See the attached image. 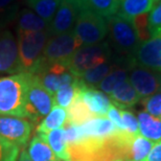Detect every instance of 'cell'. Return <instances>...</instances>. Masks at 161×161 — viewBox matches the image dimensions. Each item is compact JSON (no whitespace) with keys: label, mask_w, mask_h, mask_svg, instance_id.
<instances>
[{"label":"cell","mask_w":161,"mask_h":161,"mask_svg":"<svg viewBox=\"0 0 161 161\" xmlns=\"http://www.w3.org/2000/svg\"><path fill=\"white\" fill-rule=\"evenodd\" d=\"M31 73L0 76V115L25 117V104Z\"/></svg>","instance_id":"1"},{"label":"cell","mask_w":161,"mask_h":161,"mask_svg":"<svg viewBox=\"0 0 161 161\" xmlns=\"http://www.w3.org/2000/svg\"><path fill=\"white\" fill-rule=\"evenodd\" d=\"M107 25L110 47L116 51L118 56L131 62L132 57L140 44L133 20L117 14L107 18Z\"/></svg>","instance_id":"2"},{"label":"cell","mask_w":161,"mask_h":161,"mask_svg":"<svg viewBox=\"0 0 161 161\" xmlns=\"http://www.w3.org/2000/svg\"><path fill=\"white\" fill-rule=\"evenodd\" d=\"M49 38L48 31H17L18 57L21 72L33 73L39 64Z\"/></svg>","instance_id":"3"},{"label":"cell","mask_w":161,"mask_h":161,"mask_svg":"<svg viewBox=\"0 0 161 161\" xmlns=\"http://www.w3.org/2000/svg\"><path fill=\"white\" fill-rule=\"evenodd\" d=\"M111 56L112 51L109 42H101L93 45H82L72 54L67 65L76 76H80L87 70L111 60Z\"/></svg>","instance_id":"4"},{"label":"cell","mask_w":161,"mask_h":161,"mask_svg":"<svg viewBox=\"0 0 161 161\" xmlns=\"http://www.w3.org/2000/svg\"><path fill=\"white\" fill-rule=\"evenodd\" d=\"M50 94H54L60 88L76 82V76L65 63H48L40 60L35 71L31 73Z\"/></svg>","instance_id":"5"},{"label":"cell","mask_w":161,"mask_h":161,"mask_svg":"<svg viewBox=\"0 0 161 161\" xmlns=\"http://www.w3.org/2000/svg\"><path fill=\"white\" fill-rule=\"evenodd\" d=\"M82 45H93L104 41L108 34L107 20L89 9H82L73 27Z\"/></svg>","instance_id":"6"},{"label":"cell","mask_w":161,"mask_h":161,"mask_svg":"<svg viewBox=\"0 0 161 161\" xmlns=\"http://www.w3.org/2000/svg\"><path fill=\"white\" fill-rule=\"evenodd\" d=\"M53 106V95L41 85L36 76L31 75L25 104V117L38 125L49 113Z\"/></svg>","instance_id":"7"},{"label":"cell","mask_w":161,"mask_h":161,"mask_svg":"<svg viewBox=\"0 0 161 161\" xmlns=\"http://www.w3.org/2000/svg\"><path fill=\"white\" fill-rule=\"evenodd\" d=\"M82 46V43L73 31L48 38L41 60L48 63L67 64L72 54Z\"/></svg>","instance_id":"8"},{"label":"cell","mask_w":161,"mask_h":161,"mask_svg":"<svg viewBox=\"0 0 161 161\" xmlns=\"http://www.w3.org/2000/svg\"><path fill=\"white\" fill-rule=\"evenodd\" d=\"M131 64L161 72V28L150 39L139 44L132 57Z\"/></svg>","instance_id":"9"},{"label":"cell","mask_w":161,"mask_h":161,"mask_svg":"<svg viewBox=\"0 0 161 161\" xmlns=\"http://www.w3.org/2000/svg\"><path fill=\"white\" fill-rule=\"evenodd\" d=\"M82 9L80 0H62L48 26L49 37L73 31L76 19Z\"/></svg>","instance_id":"10"},{"label":"cell","mask_w":161,"mask_h":161,"mask_svg":"<svg viewBox=\"0 0 161 161\" xmlns=\"http://www.w3.org/2000/svg\"><path fill=\"white\" fill-rule=\"evenodd\" d=\"M31 129L30 120L17 116L0 115V136L21 149L30 139Z\"/></svg>","instance_id":"11"},{"label":"cell","mask_w":161,"mask_h":161,"mask_svg":"<svg viewBox=\"0 0 161 161\" xmlns=\"http://www.w3.org/2000/svg\"><path fill=\"white\" fill-rule=\"evenodd\" d=\"M21 72L17 38L8 28L0 30V75Z\"/></svg>","instance_id":"12"},{"label":"cell","mask_w":161,"mask_h":161,"mask_svg":"<svg viewBox=\"0 0 161 161\" xmlns=\"http://www.w3.org/2000/svg\"><path fill=\"white\" fill-rule=\"evenodd\" d=\"M128 80L141 98L161 92V72L132 66Z\"/></svg>","instance_id":"13"},{"label":"cell","mask_w":161,"mask_h":161,"mask_svg":"<svg viewBox=\"0 0 161 161\" xmlns=\"http://www.w3.org/2000/svg\"><path fill=\"white\" fill-rule=\"evenodd\" d=\"M80 96L83 102L87 105L89 110L95 116H105L107 115L108 109L111 106L112 102L109 96L106 95L101 90H97L92 87L84 85L80 90Z\"/></svg>","instance_id":"14"},{"label":"cell","mask_w":161,"mask_h":161,"mask_svg":"<svg viewBox=\"0 0 161 161\" xmlns=\"http://www.w3.org/2000/svg\"><path fill=\"white\" fill-rule=\"evenodd\" d=\"M109 95H110L112 104L120 109L133 107L141 99L137 91L129 82V80H125L118 84Z\"/></svg>","instance_id":"15"},{"label":"cell","mask_w":161,"mask_h":161,"mask_svg":"<svg viewBox=\"0 0 161 161\" xmlns=\"http://www.w3.org/2000/svg\"><path fill=\"white\" fill-rule=\"evenodd\" d=\"M85 136L93 138H108L118 131L115 125L105 116H96L80 125Z\"/></svg>","instance_id":"16"},{"label":"cell","mask_w":161,"mask_h":161,"mask_svg":"<svg viewBox=\"0 0 161 161\" xmlns=\"http://www.w3.org/2000/svg\"><path fill=\"white\" fill-rule=\"evenodd\" d=\"M17 31H48L49 23L30 8H21L16 18Z\"/></svg>","instance_id":"17"},{"label":"cell","mask_w":161,"mask_h":161,"mask_svg":"<svg viewBox=\"0 0 161 161\" xmlns=\"http://www.w3.org/2000/svg\"><path fill=\"white\" fill-rule=\"evenodd\" d=\"M137 119L141 136L153 142H158L161 140V118L155 117L143 111L138 114Z\"/></svg>","instance_id":"18"},{"label":"cell","mask_w":161,"mask_h":161,"mask_svg":"<svg viewBox=\"0 0 161 161\" xmlns=\"http://www.w3.org/2000/svg\"><path fill=\"white\" fill-rule=\"evenodd\" d=\"M37 134L40 135L46 141L58 158L61 160L69 159L68 147H67L64 128L56 129V130L46 132V133H37Z\"/></svg>","instance_id":"19"},{"label":"cell","mask_w":161,"mask_h":161,"mask_svg":"<svg viewBox=\"0 0 161 161\" xmlns=\"http://www.w3.org/2000/svg\"><path fill=\"white\" fill-rule=\"evenodd\" d=\"M155 0H119L118 15L130 20L142 14H147L153 8Z\"/></svg>","instance_id":"20"},{"label":"cell","mask_w":161,"mask_h":161,"mask_svg":"<svg viewBox=\"0 0 161 161\" xmlns=\"http://www.w3.org/2000/svg\"><path fill=\"white\" fill-rule=\"evenodd\" d=\"M27 155L33 161H59L48 143L40 135L36 134L31 140L26 150Z\"/></svg>","instance_id":"21"},{"label":"cell","mask_w":161,"mask_h":161,"mask_svg":"<svg viewBox=\"0 0 161 161\" xmlns=\"http://www.w3.org/2000/svg\"><path fill=\"white\" fill-rule=\"evenodd\" d=\"M67 121V110L53 106L50 112L37 125V133H46V132L63 128Z\"/></svg>","instance_id":"22"},{"label":"cell","mask_w":161,"mask_h":161,"mask_svg":"<svg viewBox=\"0 0 161 161\" xmlns=\"http://www.w3.org/2000/svg\"><path fill=\"white\" fill-rule=\"evenodd\" d=\"M80 93V92H79ZM68 110H67V121L71 122V124L82 125L85 124L86 121H88L92 118L96 117L91 111L89 110V108L87 107V105L83 102V99L80 98V94L73 99L71 105L69 106Z\"/></svg>","instance_id":"23"},{"label":"cell","mask_w":161,"mask_h":161,"mask_svg":"<svg viewBox=\"0 0 161 161\" xmlns=\"http://www.w3.org/2000/svg\"><path fill=\"white\" fill-rule=\"evenodd\" d=\"M116 66L117 65L114 62L109 60L107 62L94 67V68H91L85 72H83L79 78L82 80V82L85 84L86 86L94 88L95 86H98L99 83H101Z\"/></svg>","instance_id":"24"},{"label":"cell","mask_w":161,"mask_h":161,"mask_svg":"<svg viewBox=\"0 0 161 161\" xmlns=\"http://www.w3.org/2000/svg\"><path fill=\"white\" fill-rule=\"evenodd\" d=\"M84 9H89L103 18H109L116 14L119 0H80Z\"/></svg>","instance_id":"25"},{"label":"cell","mask_w":161,"mask_h":161,"mask_svg":"<svg viewBox=\"0 0 161 161\" xmlns=\"http://www.w3.org/2000/svg\"><path fill=\"white\" fill-rule=\"evenodd\" d=\"M85 85L82 80L79 78L76 82L70 84V85L64 86L60 88L58 91L53 94V104L54 106H59L63 109H67L71 105L76 96H78L80 88Z\"/></svg>","instance_id":"26"},{"label":"cell","mask_w":161,"mask_h":161,"mask_svg":"<svg viewBox=\"0 0 161 161\" xmlns=\"http://www.w3.org/2000/svg\"><path fill=\"white\" fill-rule=\"evenodd\" d=\"M22 0H0V30L8 28L16 22Z\"/></svg>","instance_id":"27"},{"label":"cell","mask_w":161,"mask_h":161,"mask_svg":"<svg viewBox=\"0 0 161 161\" xmlns=\"http://www.w3.org/2000/svg\"><path fill=\"white\" fill-rule=\"evenodd\" d=\"M62 0H26L27 5L42 19L50 23Z\"/></svg>","instance_id":"28"},{"label":"cell","mask_w":161,"mask_h":161,"mask_svg":"<svg viewBox=\"0 0 161 161\" xmlns=\"http://www.w3.org/2000/svg\"><path fill=\"white\" fill-rule=\"evenodd\" d=\"M129 68L131 67H118L116 66L106 78L99 83V89L106 94H110L113 89L118 84L128 80L129 76Z\"/></svg>","instance_id":"29"},{"label":"cell","mask_w":161,"mask_h":161,"mask_svg":"<svg viewBox=\"0 0 161 161\" xmlns=\"http://www.w3.org/2000/svg\"><path fill=\"white\" fill-rule=\"evenodd\" d=\"M153 146V141L142 137L140 134L135 135L130 146L131 161H144Z\"/></svg>","instance_id":"30"},{"label":"cell","mask_w":161,"mask_h":161,"mask_svg":"<svg viewBox=\"0 0 161 161\" xmlns=\"http://www.w3.org/2000/svg\"><path fill=\"white\" fill-rule=\"evenodd\" d=\"M21 147L0 136V161H17Z\"/></svg>","instance_id":"31"},{"label":"cell","mask_w":161,"mask_h":161,"mask_svg":"<svg viewBox=\"0 0 161 161\" xmlns=\"http://www.w3.org/2000/svg\"><path fill=\"white\" fill-rule=\"evenodd\" d=\"M133 24L136 28L138 38L141 42L147 41L151 38V33L149 30V15L142 14L133 19Z\"/></svg>","instance_id":"32"},{"label":"cell","mask_w":161,"mask_h":161,"mask_svg":"<svg viewBox=\"0 0 161 161\" xmlns=\"http://www.w3.org/2000/svg\"><path fill=\"white\" fill-rule=\"evenodd\" d=\"M142 105L149 114L158 118L161 117V92L144 97Z\"/></svg>","instance_id":"33"},{"label":"cell","mask_w":161,"mask_h":161,"mask_svg":"<svg viewBox=\"0 0 161 161\" xmlns=\"http://www.w3.org/2000/svg\"><path fill=\"white\" fill-rule=\"evenodd\" d=\"M121 119L125 132L131 135L139 134L138 119L131 111H129L128 109H121Z\"/></svg>","instance_id":"34"},{"label":"cell","mask_w":161,"mask_h":161,"mask_svg":"<svg viewBox=\"0 0 161 161\" xmlns=\"http://www.w3.org/2000/svg\"><path fill=\"white\" fill-rule=\"evenodd\" d=\"M161 28V0L158 4L153 6L149 15V30L151 36Z\"/></svg>","instance_id":"35"},{"label":"cell","mask_w":161,"mask_h":161,"mask_svg":"<svg viewBox=\"0 0 161 161\" xmlns=\"http://www.w3.org/2000/svg\"><path fill=\"white\" fill-rule=\"evenodd\" d=\"M107 115L113 124L115 125L118 130L124 131V125H122V119H121V109L116 107L114 104H111V106L108 109Z\"/></svg>","instance_id":"36"},{"label":"cell","mask_w":161,"mask_h":161,"mask_svg":"<svg viewBox=\"0 0 161 161\" xmlns=\"http://www.w3.org/2000/svg\"><path fill=\"white\" fill-rule=\"evenodd\" d=\"M144 161H161V140L154 143Z\"/></svg>","instance_id":"37"},{"label":"cell","mask_w":161,"mask_h":161,"mask_svg":"<svg viewBox=\"0 0 161 161\" xmlns=\"http://www.w3.org/2000/svg\"><path fill=\"white\" fill-rule=\"evenodd\" d=\"M17 161H33V160H31L30 158V156L27 155L26 151H25V150H21L20 151V154H19V157H18Z\"/></svg>","instance_id":"38"},{"label":"cell","mask_w":161,"mask_h":161,"mask_svg":"<svg viewBox=\"0 0 161 161\" xmlns=\"http://www.w3.org/2000/svg\"><path fill=\"white\" fill-rule=\"evenodd\" d=\"M63 161H71V160H70V159H68V160H63Z\"/></svg>","instance_id":"39"},{"label":"cell","mask_w":161,"mask_h":161,"mask_svg":"<svg viewBox=\"0 0 161 161\" xmlns=\"http://www.w3.org/2000/svg\"><path fill=\"white\" fill-rule=\"evenodd\" d=\"M155 1H156V0H155Z\"/></svg>","instance_id":"40"}]
</instances>
